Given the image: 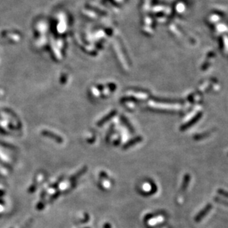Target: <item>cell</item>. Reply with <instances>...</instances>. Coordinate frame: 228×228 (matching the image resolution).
I'll return each mask as SVG.
<instances>
[{
  "label": "cell",
  "mask_w": 228,
  "mask_h": 228,
  "mask_svg": "<svg viewBox=\"0 0 228 228\" xmlns=\"http://www.w3.org/2000/svg\"><path fill=\"white\" fill-rule=\"evenodd\" d=\"M212 208V205H207L206 207H205V208L203 209L201 211V212L199 213V214L197 215V216H196V221L197 222H199L201 221L202 219L204 218V216H206V215L207 214V213L210 211V209Z\"/></svg>",
  "instance_id": "6da1fadb"
},
{
  "label": "cell",
  "mask_w": 228,
  "mask_h": 228,
  "mask_svg": "<svg viewBox=\"0 0 228 228\" xmlns=\"http://www.w3.org/2000/svg\"><path fill=\"white\" fill-rule=\"evenodd\" d=\"M188 182H189V176L187 175V176H185V177L184 183H183L182 186V188L183 190H185L186 189V188L188 185Z\"/></svg>",
  "instance_id": "7a4b0ae2"
}]
</instances>
